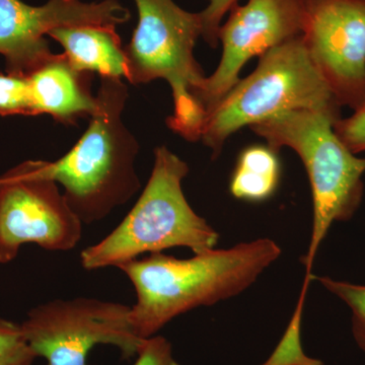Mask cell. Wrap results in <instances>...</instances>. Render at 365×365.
<instances>
[{"label":"cell","mask_w":365,"mask_h":365,"mask_svg":"<svg viewBox=\"0 0 365 365\" xmlns=\"http://www.w3.org/2000/svg\"><path fill=\"white\" fill-rule=\"evenodd\" d=\"M313 280V274L307 273L302 285V292L294 316L290 319L282 339L280 340L272 355L267 361L262 365H324L319 359H309L302 350V319L304 311V299L309 283Z\"/></svg>","instance_id":"obj_15"},{"label":"cell","mask_w":365,"mask_h":365,"mask_svg":"<svg viewBox=\"0 0 365 365\" xmlns=\"http://www.w3.org/2000/svg\"><path fill=\"white\" fill-rule=\"evenodd\" d=\"M91 73L76 71L66 55L53 54L26 76L35 115L47 114L62 123L91 117L97 109L91 93Z\"/></svg>","instance_id":"obj_12"},{"label":"cell","mask_w":365,"mask_h":365,"mask_svg":"<svg viewBox=\"0 0 365 365\" xmlns=\"http://www.w3.org/2000/svg\"><path fill=\"white\" fill-rule=\"evenodd\" d=\"M130 307L91 297L53 299L33 307L20 324L26 342L46 365H88L98 344L117 347L124 359L138 352L143 340L132 331Z\"/></svg>","instance_id":"obj_8"},{"label":"cell","mask_w":365,"mask_h":365,"mask_svg":"<svg viewBox=\"0 0 365 365\" xmlns=\"http://www.w3.org/2000/svg\"><path fill=\"white\" fill-rule=\"evenodd\" d=\"M340 111L294 110L252 125L250 129L279 151L292 148L302 158L314 202V222L309 251L302 263L307 273L334 222H348L364 197L365 158L348 150L334 131Z\"/></svg>","instance_id":"obj_4"},{"label":"cell","mask_w":365,"mask_h":365,"mask_svg":"<svg viewBox=\"0 0 365 365\" xmlns=\"http://www.w3.org/2000/svg\"><path fill=\"white\" fill-rule=\"evenodd\" d=\"M130 18V11L118 0L90 4L81 0H49L40 6L21 0H0V54L6 58V73L26 78L52 57L46 36L54 29L117 26Z\"/></svg>","instance_id":"obj_11"},{"label":"cell","mask_w":365,"mask_h":365,"mask_svg":"<svg viewBox=\"0 0 365 365\" xmlns=\"http://www.w3.org/2000/svg\"><path fill=\"white\" fill-rule=\"evenodd\" d=\"M281 253L277 242L263 237L192 258L162 252L121 264L117 268L135 290L136 302L129 313L134 335L148 339L182 314L242 294Z\"/></svg>","instance_id":"obj_1"},{"label":"cell","mask_w":365,"mask_h":365,"mask_svg":"<svg viewBox=\"0 0 365 365\" xmlns=\"http://www.w3.org/2000/svg\"><path fill=\"white\" fill-rule=\"evenodd\" d=\"M35 116L28 78L0 74V116Z\"/></svg>","instance_id":"obj_17"},{"label":"cell","mask_w":365,"mask_h":365,"mask_svg":"<svg viewBox=\"0 0 365 365\" xmlns=\"http://www.w3.org/2000/svg\"><path fill=\"white\" fill-rule=\"evenodd\" d=\"M36 359L20 324L0 317V365H33Z\"/></svg>","instance_id":"obj_18"},{"label":"cell","mask_w":365,"mask_h":365,"mask_svg":"<svg viewBox=\"0 0 365 365\" xmlns=\"http://www.w3.org/2000/svg\"><path fill=\"white\" fill-rule=\"evenodd\" d=\"M314 66L302 36L264 53L248 78L239 81L206 117L201 140L218 157L228 137L294 110L340 111Z\"/></svg>","instance_id":"obj_5"},{"label":"cell","mask_w":365,"mask_h":365,"mask_svg":"<svg viewBox=\"0 0 365 365\" xmlns=\"http://www.w3.org/2000/svg\"><path fill=\"white\" fill-rule=\"evenodd\" d=\"M302 39L337 101L365 104V0H304Z\"/></svg>","instance_id":"obj_9"},{"label":"cell","mask_w":365,"mask_h":365,"mask_svg":"<svg viewBox=\"0 0 365 365\" xmlns=\"http://www.w3.org/2000/svg\"><path fill=\"white\" fill-rule=\"evenodd\" d=\"M138 23L125 47L127 79L133 85L162 78L174 98L170 128L190 141L201 139L205 114L195 93L206 76L194 56L202 34L199 14L184 11L173 0H134Z\"/></svg>","instance_id":"obj_6"},{"label":"cell","mask_w":365,"mask_h":365,"mask_svg":"<svg viewBox=\"0 0 365 365\" xmlns=\"http://www.w3.org/2000/svg\"><path fill=\"white\" fill-rule=\"evenodd\" d=\"M188 173L184 160L165 146L158 148L150 180L138 201L107 237L83 250V268H117L144 254L177 247L194 254L215 249L220 235L197 215L182 192V182Z\"/></svg>","instance_id":"obj_3"},{"label":"cell","mask_w":365,"mask_h":365,"mask_svg":"<svg viewBox=\"0 0 365 365\" xmlns=\"http://www.w3.org/2000/svg\"><path fill=\"white\" fill-rule=\"evenodd\" d=\"M133 365H180L173 354L172 344L163 336L143 340Z\"/></svg>","instance_id":"obj_21"},{"label":"cell","mask_w":365,"mask_h":365,"mask_svg":"<svg viewBox=\"0 0 365 365\" xmlns=\"http://www.w3.org/2000/svg\"><path fill=\"white\" fill-rule=\"evenodd\" d=\"M304 0H249L235 6L220 26L222 57L212 76L205 78L195 98L206 117L240 81V72L255 56L304 35Z\"/></svg>","instance_id":"obj_10"},{"label":"cell","mask_w":365,"mask_h":365,"mask_svg":"<svg viewBox=\"0 0 365 365\" xmlns=\"http://www.w3.org/2000/svg\"><path fill=\"white\" fill-rule=\"evenodd\" d=\"M331 294H335L345 302L352 313V332L357 345L365 354V285L339 281L313 275Z\"/></svg>","instance_id":"obj_16"},{"label":"cell","mask_w":365,"mask_h":365,"mask_svg":"<svg viewBox=\"0 0 365 365\" xmlns=\"http://www.w3.org/2000/svg\"><path fill=\"white\" fill-rule=\"evenodd\" d=\"M237 0H209V4L204 11L199 13L202 26L203 39L211 48L217 47L218 32L222 26L223 16L237 6Z\"/></svg>","instance_id":"obj_20"},{"label":"cell","mask_w":365,"mask_h":365,"mask_svg":"<svg viewBox=\"0 0 365 365\" xmlns=\"http://www.w3.org/2000/svg\"><path fill=\"white\" fill-rule=\"evenodd\" d=\"M334 131L355 155L365 151V104L351 117L338 119L334 124Z\"/></svg>","instance_id":"obj_19"},{"label":"cell","mask_w":365,"mask_h":365,"mask_svg":"<svg viewBox=\"0 0 365 365\" xmlns=\"http://www.w3.org/2000/svg\"><path fill=\"white\" fill-rule=\"evenodd\" d=\"M48 36L63 47V54L76 71L97 72L101 78H127L126 53L116 26H60Z\"/></svg>","instance_id":"obj_13"},{"label":"cell","mask_w":365,"mask_h":365,"mask_svg":"<svg viewBox=\"0 0 365 365\" xmlns=\"http://www.w3.org/2000/svg\"><path fill=\"white\" fill-rule=\"evenodd\" d=\"M280 178L278 150L268 144H255L240 153L230 179V191L240 200L263 202L277 191Z\"/></svg>","instance_id":"obj_14"},{"label":"cell","mask_w":365,"mask_h":365,"mask_svg":"<svg viewBox=\"0 0 365 365\" xmlns=\"http://www.w3.org/2000/svg\"><path fill=\"white\" fill-rule=\"evenodd\" d=\"M127 98L121 79L101 78L88 129L66 155L48 162L50 176L63 187L67 203L85 225L104 220L140 189L138 143L122 121Z\"/></svg>","instance_id":"obj_2"},{"label":"cell","mask_w":365,"mask_h":365,"mask_svg":"<svg viewBox=\"0 0 365 365\" xmlns=\"http://www.w3.org/2000/svg\"><path fill=\"white\" fill-rule=\"evenodd\" d=\"M83 225L50 176L48 162L26 160L0 176V264L13 262L28 244L71 251L83 237Z\"/></svg>","instance_id":"obj_7"}]
</instances>
